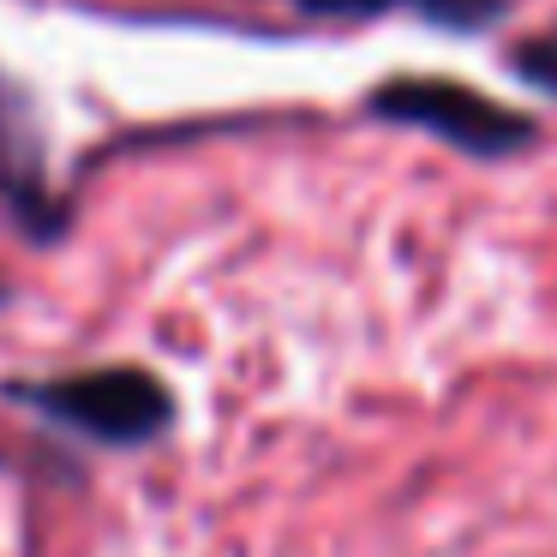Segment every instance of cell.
Wrapping results in <instances>:
<instances>
[{
	"mask_svg": "<svg viewBox=\"0 0 557 557\" xmlns=\"http://www.w3.org/2000/svg\"><path fill=\"white\" fill-rule=\"evenodd\" d=\"M7 396L109 449L157 444L174 425V389L157 372H145V366H90V372H66V377H13Z\"/></svg>",
	"mask_w": 557,
	"mask_h": 557,
	"instance_id": "obj_1",
	"label": "cell"
},
{
	"mask_svg": "<svg viewBox=\"0 0 557 557\" xmlns=\"http://www.w3.org/2000/svg\"><path fill=\"white\" fill-rule=\"evenodd\" d=\"M366 114L384 126L425 133L437 145L461 150V157H480V162H509L540 145V121L528 109H509V102L461 85V78H432V73H401V78L372 85Z\"/></svg>",
	"mask_w": 557,
	"mask_h": 557,
	"instance_id": "obj_2",
	"label": "cell"
},
{
	"mask_svg": "<svg viewBox=\"0 0 557 557\" xmlns=\"http://www.w3.org/2000/svg\"><path fill=\"white\" fill-rule=\"evenodd\" d=\"M0 198L13 205V216L25 222L30 234H61L66 228V210L54 205L49 181H42V145H37V126L30 114L18 109L7 90H0Z\"/></svg>",
	"mask_w": 557,
	"mask_h": 557,
	"instance_id": "obj_3",
	"label": "cell"
},
{
	"mask_svg": "<svg viewBox=\"0 0 557 557\" xmlns=\"http://www.w3.org/2000/svg\"><path fill=\"white\" fill-rule=\"evenodd\" d=\"M516 0H294L300 18H420V25H437L449 37H480V30L504 25Z\"/></svg>",
	"mask_w": 557,
	"mask_h": 557,
	"instance_id": "obj_4",
	"label": "cell"
},
{
	"mask_svg": "<svg viewBox=\"0 0 557 557\" xmlns=\"http://www.w3.org/2000/svg\"><path fill=\"white\" fill-rule=\"evenodd\" d=\"M509 66H516V78L528 90H540V97H557V37H528L509 49Z\"/></svg>",
	"mask_w": 557,
	"mask_h": 557,
	"instance_id": "obj_5",
	"label": "cell"
}]
</instances>
